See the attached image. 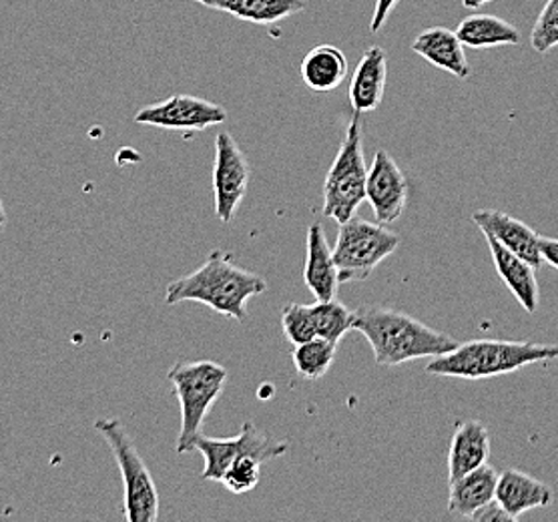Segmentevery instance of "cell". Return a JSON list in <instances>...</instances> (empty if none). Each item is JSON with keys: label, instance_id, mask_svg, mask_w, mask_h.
I'll use <instances>...</instances> for the list:
<instances>
[{"label": "cell", "instance_id": "14", "mask_svg": "<svg viewBox=\"0 0 558 522\" xmlns=\"http://www.w3.org/2000/svg\"><path fill=\"white\" fill-rule=\"evenodd\" d=\"M495 498L496 502L517 521L529 510L546 509L555 500V493L548 484L534 478L531 474L510 469L498 472Z\"/></svg>", "mask_w": 558, "mask_h": 522}, {"label": "cell", "instance_id": "25", "mask_svg": "<svg viewBox=\"0 0 558 522\" xmlns=\"http://www.w3.org/2000/svg\"><path fill=\"white\" fill-rule=\"evenodd\" d=\"M262 466H264V462L255 457H250V454L240 457L226 471L221 483L226 484L229 493L245 495V493L254 490L262 481Z\"/></svg>", "mask_w": 558, "mask_h": 522}, {"label": "cell", "instance_id": "31", "mask_svg": "<svg viewBox=\"0 0 558 522\" xmlns=\"http://www.w3.org/2000/svg\"><path fill=\"white\" fill-rule=\"evenodd\" d=\"M488 2H493V0H462L464 9H481V7L488 4Z\"/></svg>", "mask_w": 558, "mask_h": 522}, {"label": "cell", "instance_id": "8", "mask_svg": "<svg viewBox=\"0 0 558 522\" xmlns=\"http://www.w3.org/2000/svg\"><path fill=\"white\" fill-rule=\"evenodd\" d=\"M195 450L202 452L205 459L202 478L221 483L226 471L240 457L250 454L266 464L269 460L281 459L283 454H288L290 445L257 430L254 422L250 421L243 424L242 433L231 438H211V436L199 434L193 445V452Z\"/></svg>", "mask_w": 558, "mask_h": 522}, {"label": "cell", "instance_id": "7", "mask_svg": "<svg viewBox=\"0 0 558 522\" xmlns=\"http://www.w3.org/2000/svg\"><path fill=\"white\" fill-rule=\"evenodd\" d=\"M398 233L388 230L380 221H368L352 217L340 223V233L333 245V262L340 274V281L368 280L372 271L380 266L386 257L398 250Z\"/></svg>", "mask_w": 558, "mask_h": 522}, {"label": "cell", "instance_id": "16", "mask_svg": "<svg viewBox=\"0 0 558 522\" xmlns=\"http://www.w3.org/2000/svg\"><path fill=\"white\" fill-rule=\"evenodd\" d=\"M464 49L466 47L458 39L457 31H450L445 26H432L422 31L412 43V51L420 54L424 61L462 81L469 78L472 73Z\"/></svg>", "mask_w": 558, "mask_h": 522}, {"label": "cell", "instance_id": "23", "mask_svg": "<svg viewBox=\"0 0 558 522\" xmlns=\"http://www.w3.org/2000/svg\"><path fill=\"white\" fill-rule=\"evenodd\" d=\"M336 342L324 340V338H314L307 340L304 344H298L293 348V366L298 374L305 380H319L324 374L333 364L336 357Z\"/></svg>", "mask_w": 558, "mask_h": 522}, {"label": "cell", "instance_id": "9", "mask_svg": "<svg viewBox=\"0 0 558 522\" xmlns=\"http://www.w3.org/2000/svg\"><path fill=\"white\" fill-rule=\"evenodd\" d=\"M252 178V169L240 149L238 141L228 131H221L216 139V163H214V195L216 216L221 223H231L238 207L245 197Z\"/></svg>", "mask_w": 558, "mask_h": 522}, {"label": "cell", "instance_id": "28", "mask_svg": "<svg viewBox=\"0 0 558 522\" xmlns=\"http://www.w3.org/2000/svg\"><path fill=\"white\" fill-rule=\"evenodd\" d=\"M470 521L474 522H514V519L508 514L507 510L502 509L498 502L493 500L488 505H484L483 509L476 510Z\"/></svg>", "mask_w": 558, "mask_h": 522}, {"label": "cell", "instance_id": "19", "mask_svg": "<svg viewBox=\"0 0 558 522\" xmlns=\"http://www.w3.org/2000/svg\"><path fill=\"white\" fill-rule=\"evenodd\" d=\"M496 483L498 472L490 464H483L481 469L460 476L454 483H450L448 512L470 519L476 510L495 500Z\"/></svg>", "mask_w": 558, "mask_h": 522}, {"label": "cell", "instance_id": "13", "mask_svg": "<svg viewBox=\"0 0 558 522\" xmlns=\"http://www.w3.org/2000/svg\"><path fill=\"white\" fill-rule=\"evenodd\" d=\"M307 255H305L304 281L307 290L314 293L317 302L336 300L340 288V274L333 262L326 231L322 223H312L307 228Z\"/></svg>", "mask_w": 558, "mask_h": 522}, {"label": "cell", "instance_id": "6", "mask_svg": "<svg viewBox=\"0 0 558 522\" xmlns=\"http://www.w3.org/2000/svg\"><path fill=\"white\" fill-rule=\"evenodd\" d=\"M95 430L101 434L113 450L114 460L123 474L125 484V521L155 522L159 521V493L153 481L151 472L141 459L140 450L117 418H99L95 422Z\"/></svg>", "mask_w": 558, "mask_h": 522}, {"label": "cell", "instance_id": "4", "mask_svg": "<svg viewBox=\"0 0 558 522\" xmlns=\"http://www.w3.org/2000/svg\"><path fill=\"white\" fill-rule=\"evenodd\" d=\"M167 378L173 384L181 408L178 454H190L209 410L228 384V368L211 360L178 362Z\"/></svg>", "mask_w": 558, "mask_h": 522}, {"label": "cell", "instance_id": "2", "mask_svg": "<svg viewBox=\"0 0 558 522\" xmlns=\"http://www.w3.org/2000/svg\"><path fill=\"white\" fill-rule=\"evenodd\" d=\"M354 330L368 340L378 366H400L418 357L442 356L458 345L445 331L434 330L420 319L390 307L357 309Z\"/></svg>", "mask_w": 558, "mask_h": 522}, {"label": "cell", "instance_id": "10", "mask_svg": "<svg viewBox=\"0 0 558 522\" xmlns=\"http://www.w3.org/2000/svg\"><path fill=\"white\" fill-rule=\"evenodd\" d=\"M228 119V111L216 105L191 95H173L166 101L155 102L141 109L135 116V123L151 125V128L169 129L195 133L205 131L214 125H221Z\"/></svg>", "mask_w": 558, "mask_h": 522}, {"label": "cell", "instance_id": "20", "mask_svg": "<svg viewBox=\"0 0 558 522\" xmlns=\"http://www.w3.org/2000/svg\"><path fill=\"white\" fill-rule=\"evenodd\" d=\"M211 11L231 14L254 25H276L283 19L302 13L307 0H193Z\"/></svg>", "mask_w": 558, "mask_h": 522}, {"label": "cell", "instance_id": "17", "mask_svg": "<svg viewBox=\"0 0 558 522\" xmlns=\"http://www.w3.org/2000/svg\"><path fill=\"white\" fill-rule=\"evenodd\" d=\"M388 81V54L381 47H369L355 66L350 83V102L355 113H372L380 107Z\"/></svg>", "mask_w": 558, "mask_h": 522}, {"label": "cell", "instance_id": "3", "mask_svg": "<svg viewBox=\"0 0 558 522\" xmlns=\"http://www.w3.org/2000/svg\"><path fill=\"white\" fill-rule=\"evenodd\" d=\"M557 357V344L472 340L466 344H458L448 354L432 357V362L426 364V372L462 380H484L512 374L524 366L550 362Z\"/></svg>", "mask_w": 558, "mask_h": 522}, {"label": "cell", "instance_id": "15", "mask_svg": "<svg viewBox=\"0 0 558 522\" xmlns=\"http://www.w3.org/2000/svg\"><path fill=\"white\" fill-rule=\"evenodd\" d=\"M484 238L502 283L517 298V302L524 307L526 314H536L538 302H541L536 269L526 259H522L521 255L512 254L502 243L496 242L495 238L490 235H484Z\"/></svg>", "mask_w": 558, "mask_h": 522}, {"label": "cell", "instance_id": "24", "mask_svg": "<svg viewBox=\"0 0 558 522\" xmlns=\"http://www.w3.org/2000/svg\"><path fill=\"white\" fill-rule=\"evenodd\" d=\"M312 307V318L316 326L317 338L340 342L343 336L354 330V312L340 304L338 300L316 302Z\"/></svg>", "mask_w": 558, "mask_h": 522}, {"label": "cell", "instance_id": "32", "mask_svg": "<svg viewBox=\"0 0 558 522\" xmlns=\"http://www.w3.org/2000/svg\"><path fill=\"white\" fill-rule=\"evenodd\" d=\"M7 228V209L2 205V197H0V233Z\"/></svg>", "mask_w": 558, "mask_h": 522}, {"label": "cell", "instance_id": "30", "mask_svg": "<svg viewBox=\"0 0 558 522\" xmlns=\"http://www.w3.org/2000/svg\"><path fill=\"white\" fill-rule=\"evenodd\" d=\"M541 255H543V262L550 264L553 268L558 269V240L553 238H541Z\"/></svg>", "mask_w": 558, "mask_h": 522}, {"label": "cell", "instance_id": "12", "mask_svg": "<svg viewBox=\"0 0 558 522\" xmlns=\"http://www.w3.org/2000/svg\"><path fill=\"white\" fill-rule=\"evenodd\" d=\"M472 221L478 226L484 235L495 238L502 243L512 254L521 255L534 269L541 268L543 255H541V235L529 228L524 221L517 217L508 216L496 209H478L472 214Z\"/></svg>", "mask_w": 558, "mask_h": 522}, {"label": "cell", "instance_id": "18", "mask_svg": "<svg viewBox=\"0 0 558 522\" xmlns=\"http://www.w3.org/2000/svg\"><path fill=\"white\" fill-rule=\"evenodd\" d=\"M490 459V434L483 422H460L448 452V483L488 464Z\"/></svg>", "mask_w": 558, "mask_h": 522}, {"label": "cell", "instance_id": "1", "mask_svg": "<svg viewBox=\"0 0 558 522\" xmlns=\"http://www.w3.org/2000/svg\"><path fill=\"white\" fill-rule=\"evenodd\" d=\"M267 283L254 271L238 268L233 255L216 250L204 264L187 276L173 281L166 292V302L175 306L181 302H199L229 319L245 321V304L264 293Z\"/></svg>", "mask_w": 558, "mask_h": 522}, {"label": "cell", "instance_id": "22", "mask_svg": "<svg viewBox=\"0 0 558 522\" xmlns=\"http://www.w3.org/2000/svg\"><path fill=\"white\" fill-rule=\"evenodd\" d=\"M457 35L470 49H493L521 43L519 28L495 14H470L458 25Z\"/></svg>", "mask_w": 558, "mask_h": 522}, {"label": "cell", "instance_id": "27", "mask_svg": "<svg viewBox=\"0 0 558 522\" xmlns=\"http://www.w3.org/2000/svg\"><path fill=\"white\" fill-rule=\"evenodd\" d=\"M531 43L534 51L543 54L558 47V0H546L545 9L538 14L531 33Z\"/></svg>", "mask_w": 558, "mask_h": 522}, {"label": "cell", "instance_id": "11", "mask_svg": "<svg viewBox=\"0 0 558 522\" xmlns=\"http://www.w3.org/2000/svg\"><path fill=\"white\" fill-rule=\"evenodd\" d=\"M366 202L376 221L392 223L404 214L408 202V179L388 151H378L368 169Z\"/></svg>", "mask_w": 558, "mask_h": 522}, {"label": "cell", "instance_id": "21", "mask_svg": "<svg viewBox=\"0 0 558 522\" xmlns=\"http://www.w3.org/2000/svg\"><path fill=\"white\" fill-rule=\"evenodd\" d=\"M305 87L314 93H330L348 77V59L333 45H319L307 52L300 66Z\"/></svg>", "mask_w": 558, "mask_h": 522}, {"label": "cell", "instance_id": "5", "mask_svg": "<svg viewBox=\"0 0 558 522\" xmlns=\"http://www.w3.org/2000/svg\"><path fill=\"white\" fill-rule=\"evenodd\" d=\"M366 181L368 167L362 149V123L354 117L324 181V217L336 223L352 219L357 207L366 202Z\"/></svg>", "mask_w": 558, "mask_h": 522}, {"label": "cell", "instance_id": "26", "mask_svg": "<svg viewBox=\"0 0 558 522\" xmlns=\"http://www.w3.org/2000/svg\"><path fill=\"white\" fill-rule=\"evenodd\" d=\"M281 330L293 345L304 344L317 338L312 318V307L304 304H288L281 312Z\"/></svg>", "mask_w": 558, "mask_h": 522}, {"label": "cell", "instance_id": "29", "mask_svg": "<svg viewBox=\"0 0 558 522\" xmlns=\"http://www.w3.org/2000/svg\"><path fill=\"white\" fill-rule=\"evenodd\" d=\"M398 2H400V0H376L374 16H372V23H369V31H372V33H378L381 26L386 25L388 16L392 14Z\"/></svg>", "mask_w": 558, "mask_h": 522}]
</instances>
